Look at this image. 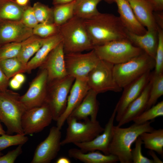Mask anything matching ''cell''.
<instances>
[{
  "mask_svg": "<svg viewBox=\"0 0 163 163\" xmlns=\"http://www.w3.org/2000/svg\"><path fill=\"white\" fill-rule=\"evenodd\" d=\"M9 81V79L7 77L0 66V91L7 89Z\"/></svg>",
  "mask_w": 163,
  "mask_h": 163,
  "instance_id": "obj_42",
  "label": "cell"
},
{
  "mask_svg": "<svg viewBox=\"0 0 163 163\" xmlns=\"http://www.w3.org/2000/svg\"><path fill=\"white\" fill-rule=\"evenodd\" d=\"M62 40L59 33L45 38L41 46L28 62L26 72L30 73L33 70L40 67L51 51Z\"/></svg>",
  "mask_w": 163,
  "mask_h": 163,
  "instance_id": "obj_23",
  "label": "cell"
},
{
  "mask_svg": "<svg viewBox=\"0 0 163 163\" xmlns=\"http://www.w3.org/2000/svg\"><path fill=\"white\" fill-rule=\"evenodd\" d=\"M2 155H3V154L2 152H0V156Z\"/></svg>",
  "mask_w": 163,
  "mask_h": 163,
  "instance_id": "obj_53",
  "label": "cell"
},
{
  "mask_svg": "<svg viewBox=\"0 0 163 163\" xmlns=\"http://www.w3.org/2000/svg\"><path fill=\"white\" fill-rule=\"evenodd\" d=\"M140 137L145 148L163 155V129H154L150 132H144Z\"/></svg>",
  "mask_w": 163,
  "mask_h": 163,
  "instance_id": "obj_28",
  "label": "cell"
},
{
  "mask_svg": "<svg viewBox=\"0 0 163 163\" xmlns=\"http://www.w3.org/2000/svg\"><path fill=\"white\" fill-rule=\"evenodd\" d=\"M93 49L101 60L113 65L126 62L144 52L128 39L114 40L94 46Z\"/></svg>",
  "mask_w": 163,
  "mask_h": 163,
  "instance_id": "obj_6",
  "label": "cell"
},
{
  "mask_svg": "<svg viewBox=\"0 0 163 163\" xmlns=\"http://www.w3.org/2000/svg\"><path fill=\"white\" fill-rule=\"evenodd\" d=\"M149 155H150L152 158L154 163H162V161L157 156L154 151L150 150L148 152Z\"/></svg>",
  "mask_w": 163,
  "mask_h": 163,
  "instance_id": "obj_46",
  "label": "cell"
},
{
  "mask_svg": "<svg viewBox=\"0 0 163 163\" xmlns=\"http://www.w3.org/2000/svg\"><path fill=\"white\" fill-rule=\"evenodd\" d=\"M66 121L68 127L66 137L61 141V146L71 143L90 141L101 133L104 129L97 120L92 121L88 119L84 122H81L69 116Z\"/></svg>",
  "mask_w": 163,
  "mask_h": 163,
  "instance_id": "obj_8",
  "label": "cell"
},
{
  "mask_svg": "<svg viewBox=\"0 0 163 163\" xmlns=\"http://www.w3.org/2000/svg\"><path fill=\"white\" fill-rule=\"evenodd\" d=\"M118 8L119 16L128 31L143 35L147 29L138 21L127 0H114Z\"/></svg>",
  "mask_w": 163,
  "mask_h": 163,
  "instance_id": "obj_21",
  "label": "cell"
},
{
  "mask_svg": "<svg viewBox=\"0 0 163 163\" xmlns=\"http://www.w3.org/2000/svg\"><path fill=\"white\" fill-rule=\"evenodd\" d=\"M158 42L155 58L154 73L158 74L163 73V31L158 28Z\"/></svg>",
  "mask_w": 163,
  "mask_h": 163,
  "instance_id": "obj_38",
  "label": "cell"
},
{
  "mask_svg": "<svg viewBox=\"0 0 163 163\" xmlns=\"http://www.w3.org/2000/svg\"><path fill=\"white\" fill-rule=\"evenodd\" d=\"M158 30L147 29L143 35H138L128 31V39L134 45L155 59L158 42Z\"/></svg>",
  "mask_w": 163,
  "mask_h": 163,
  "instance_id": "obj_22",
  "label": "cell"
},
{
  "mask_svg": "<svg viewBox=\"0 0 163 163\" xmlns=\"http://www.w3.org/2000/svg\"><path fill=\"white\" fill-rule=\"evenodd\" d=\"M97 94L90 89L81 103L69 116L74 118L78 120L84 121L88 119L90 117L91 120H96L99 108L97 99Z\"/></svg>",
  "mask_w": 163,
  "mask_h": 163,
  "instance_id": "obj_19",
  "label": "cell"
},
{
  "mask_svg": "<svg viewBox=\"0 0 163 163\" xmlns=\"http://www.w3.org/2000/svg\"><path fill=\"white\" fill-rule=\"evenodd\" d=\"M84 22L94 46L128 38V30L119 17L113 14L99 12Z\"/></svg>",
  "mask_w": 163,
  "mask_h": 163,
  "instance_id": "obj_1",
  "label": "cell"
},
{
  "mask_svg": "<svg viewBox=\"0 0 163 163\" xmlns=\"http://www.w3.org/2000/svg\"><path fill=\"white\" fill-rule=\"evenodd\" d=\"M59 33L65 54L81 53L93 48L84 20L74 16L59 26Z\"/></svg>",
  "mask_w": 163,
  "mask_h": 163,
  "instance_id": "obj_3",
  "label": "cell"
},
{
  "mask_svg": "<svg viewBox=\"0 0 163 163\" xmlns=\"http://www.w3.org/2000/svg\"><path fill=\"white\" fill-rule=\"evenodd\" d=\"M21 85L14 77H12L9 81V85L14 90L18 89L20 88Z\"/></svg>",
  "mask_w": 163,
  "mask_h": 163,
  "instance_id": "obj_45",
  "label": "cell"
},
{
  "mask_svg": "<svg viewBox=\"0 0 163 163\" xmlns=\"http://www.w3.org/2000/svg\"><path fill=\"white\" fill-rule=\"evenodd\" d=\"M1 45H0V46H1Z\"/></svg>",
  "mask_w": 163,
  "mask_h": 163,
  "instance_id": "obj_54",
  "label": "cell"
},
{
  "mask_svg": "<svg viewBox=\"0 0 163 163\" xmlns=\"http://www.w3.org/2000/svg\"><path fill=\"white\" fill-rule=\"evenodd\" d=\"M21 21L25 26L32 29L39 24L32 7L28 5L25 6Z\"/></svg>",
  "mask_w": 163,
  "mask_h": 163,
  "instance_id": "obj_40",
  "label": "cell"
},
{
  "mask_svg": "<svg viewBox=\"0 0 163 163\" xmlns=\"http://www.w3.org/2000/svg\"><path fill=\"white\" fill-rule=\"evenodd\" d=\"M75 1L67 4L54 5L53 9L54 23L61 26L74 16L73 8Z\"/></svg>",
  "mask_w": 163,
  "mask_h": 163,
  "instance_id": "obj_31",
  "label": "cell"
},
{
  "mask_svg": "<svg viewBox=\"0 0 163 163\" xmlns=\"http://www.w3.org/2000/svg\"><path fill=\"white\" fill-rule=\"evenodd\" d=\"M150 4L153 11H161L163 10V0H146Z\"/></svg>",
  "mask_w": 163,
  "mask_h": 163,
  "instance_id": "obj_43",
  "label": "cell"
},
{
  "mask_svg": "<svg viewBox=\"0 0 163 163\" xmlns=\"http://www.w3.org/2000/svg\"><path fill=\"white\" fill-rule=\"evenodd\" d=\"M59 27L54 23H39L33 29V34L45 38L59 33Z\"/></svg>",
  "mask_w": 163,
  "mask_h": 163,
  "instance_id": "obj_35",
  "label": "cell"
},
{
  "mask_svg": "<svg viewBox=\"0 0 163 163\" xmlns=\"http://www.w3.org/2000/svg\"><path fill=\"white\" fill-rule=\"evenodd\" d=\"M60 129L53 126L47 137L37 146L31 163H49L55 158L60 150Z\"/></svg>",
  "mask_w": 163,
  "mask_h": 163,
  "instance_id": "obj_13",
  "label": "cell"
},
{
  "mask_svg": "<svg viewBox=\"0 0 163 163\" xmlns=\"http://www.w3.org/2000/svg\"><path fill=\"white\" fill-rule=\"evenodd\" d=\"M154 13V16L155 22L158 26L163 29V13L162 11L155 12Z\"/></svg>",
  "mask_w": 163,
  "mask_h": 163,
  "instance_id": "obj_44",
  "label": "cell"
},
{
  "mask_svg": "<svg viewBox=\"0 0 163 163\" xmlns=\"http://www.w3.org/2000/svg\"><path fill=\"white\" fill-rule=\"evenodd\" d=\"M150 80L151 87L145 110L155 104L158 99L163 94V73L151 74Z\"/></svg>",
  "mask_w": 163,
  "mask_h": 163,
  "instance_id": "obj_30",
  "label": "cell"
},
{
  "mask_svg": "<svg viewBox=\"0 0 163 163\" xmlns=\"http://www.w3.org/2000/svg\"><path fill=\"white\" fill-rule=\"evenodd\" d=\"M135 147L132 149L131 155L133 163H154L153 160L144 156L142 152L143 144L140 136L136 139Z\"/></svg>",
  "mask_w": 163,
  "mask_h": 163,
  "instance_id": "obj_39",
  "label": "cell"
},
{
  "mask_svg": "<svg viewBox=\"0 0 163 163\" xmlns=\"http://www.w3.org/2000/svg\"><path fill=\"white\" fill-rule=\"evenodd\" d=\"M56 163H70V160L65 157H61L59 158L56 161Z\"/></svg>",
  "mask_w": 163,
  "mask_h": 163,
  "instance_id": "obj_49",
  "label": "cell"
},
{
  "mask_svg": "<svg viewBox=\"0 0 163 163\" xmlns=\"http://www.w3.org/2000/svg\"><path fill=\"white\" fill-rule=\"evenodd\" d=\"M25 6L14 0H0V20H21Z\"/></svg>",
  "mask_w": 163,
  "mask_h": 163,
  "instance_id": "obj_29",
  "label": "cell"
},
{
  "mask_svg": "<svg viewBox=\"0 0 163 163\" xmlns=\"http://www.w3.org/2000/svg\"><path fill=\"white\" fill-rule=\"evenodd\" d=\"M152 122L151 120L141 124L134 123L126 128L113 125L109 154L116 156L120 163H132V145L142 133L150 132L154 129L151 126Z\"/></svg>",
  "mask_w": 163,
  "mask_h": 163,
  "instance_id": "obj_2",
  "label": "cell"
},
{
  "mask_svg": "<svg viewBox=\"0 0 163 163\" xmlns=\"http://www.w3.org/2000/svg\"><path fill=\"white\" fill-rule=\"evenodd\" d=\"M75 0H53L52 3L54 5L66 4L71 2Z\"/></svg>",
  "mask_w": 163,
  "mask_h": 163,
  "instance_id": "obj_48",
  "label": "cell"
},
{
  "mask_svg": "<svg viewBox=\"0 0 163 163\" xmlns=\"http://www.w3.org/2000/svg\"><path fill=\"white\" fill-rule=\"evenodd\" d=\"M163 116V101H161L145 110L139 115L134 119V123L141 124L156 117Z\"/></svg>",
  "mask_w": 163,
  "mask_h": 163,
  "instance_id": "obj_33",
  "label": "cell"
},
{
  "mask_svg": "<svg viewBox=\"0 0 163 163\" xmlns=\"http://www.w3.org/2000/svg\"><path fill=\"white\" fill-rule=\"evenodd\" d=\"M20 97L18 93L8 89L0 91V120L6 126L8 135L24 134L21 119L27 109L20 101Z\"/></svg>",
  "mask_w": 163,
  "mask_h": 163,
  "instance_id": "obj_4",
  "label": "cell"
},
{
  "mask_svg": "<svg viewBox=\"0 0 163 163\" xmlns=\"http://www.w3.org/2000/svg\"><path fill=\"white\" fill-rule=\"evenodd\" d=\"M139 22L147 29L158 30L153 11L146 0H127Z\"/></svg>",
  "mask_w": 163,
  "mask_h": 163,
  "instance_id": "obj_24",
  "label": "cell"
},
{
  "mask_svg": "<svg viewBox=\"0 0 163 163\" xmlns=\"http://www.w3.org/2000/svg\"><path fill=\"white\" fill-rule=\"evenodd\" d=\"M116 113L115 107L101 134L90 141L74 144L84 152L98 150L105 154H109V148L112 138L113 128Z\"/></svg>",
  "mask_w": 163,
  "mask_h": 163,
  "instance_id": "obj_18",
  "label": "cell"
},
{
  "mask_svg": "<svg viewBox=\"0 0 163 163\" xmlns=\"http://www.w3.org/2000/svg\"><path fill=\"white\" fill-rule=\"evenodd\" d=\"M75 78L67 75L48 83L45 103L51 111L53 120L56 121L66 107L68 96Z\"/></svg>",
  "mask_w": 163,
  "mask_h": 163,
  "instance_id": "obj_7",
  "label": "cell"
},
{
  "mask_svg": "<svg viewBox=\"0 0 163 163\" xmlns=\"http://www.w3.org/2000/svg\"><path fill=\"white\" fill-rule=\"evenodd\" d=\"M151 84L150 78L149 82L141 94L127 107L118 122V126L121 127L122 125L133 121L145 110Z\"/></svg>",
  "mask_w": 163,
  "mask_h": 163,
  "instance_id": "obj_20",
  "label": "cell"
},
{
  "mask_svg": "<svg viewBox=\"0 0 163 163\" xmlns=\"http://www.w3.org/2000/svg\"><path fill=\"white\" fill-rule=\"evenodd\" d=\"M0 120V135H2L6 134V132L3 129Z\"/></svg>",
  "mask_w": 163,
  "mask_h": 163,
  "instance_id": "obj_51",
  "label": "cell"
},
{
  "mask_svg": "<svg viewBox=\"0 0 163 163\" xmlns=\"http://www.w3.org/2000/svg\"><path fill=\"white\" fill-rule=\"evenodd\" d=\"M155 66V59L144 52L126 62L114 65V80L123 89L144 74L151 71Z\"/></svg>",
  "mask_w": 163,
  "mask_h": 163,
  "instance_id": "obj_5",
  "label": "cell"
},
{
  "mask_svg": "<svg viewBox=\"0 0 163 163\" xmlns=\"http://www.w3.org/2000/svg\"><path fill=\"white\" fill-rule=\"evenodd\" d=\"M23 145H19L15 149L0 156V163H14L17 158L22 152Z\"/></svg>",
  "mask_w": 163,
  "mask_h": 163,
  "instance_id": "obj_41",
  "label": "cell"
},
{
  "mask_svg": "<svg viewBox=\"0 0 163 163\" xmlns=\"http://www.w3.org/2000/svg\"><path fill=\"white\" fill-rule=\"evenodd\" d=\"M109 4H111L114 2V0H103Z\"/></svg>",
  "mask_w": 163,
  "mask_h": 163,
  "instance_id": "obj_52",
  "label": "cell"
},
{
  "mask_svg": "<svg viewBox=\"0 0 163 163\" xmlns=\"http://www.w3.org/2000/svg\"><path fill=\"white\" fill-rule=\"evenodd\" d=\"M65 56L62 41L51 51L40 67L46 71L48 83L68 75Z\"/></svg>",
  "mask_w": 163,
  "mask_h": 163,
  "instance_id": "obj_14",
  "label": "cell"
},
{
  "mask_svg": "<svg viewBox=\"0 0 163 163\" xmlns=\"http://www.w3.org/2000/svg\"><path fill=\"white\" fill-rule=\"evenodd\" d=\"M65 59L67 75L75 79L87 78L101 60L93 49L86 53L65 54Z\"/></svg>",
  "mask_w": 163,
  "mask_h": 163,
  "instance_id": "obj_10",
  "label": "cell"
},
{
  "mask_svg": "<svg viewBox=\"0 0 163 163\" xmlns=\"http://www.w3.org/2000/svg\"><path fill=\"white\" fill-rule=\"evenodd\" d=\"M114 65L100 60L87 76V82L90 88L97 94L108 91L116 92L122 89L115 81L113 74Z\"/></svg>",
  "mask_w": 163,
  "mask_h": 163,
  "instance_id": "obj_9",
  "label": "cell"
},
{
  "mask_svg": "<svg viewBox=\"0 0 163 163\" xmlns=\"http://www.w3.org/2000/svg\"><path fill=\"white\" fill-rule=\"evenodd\" d=\"M68 153L70 157L85 163H114L119 161L115 155L103 154L98 150L84 152L79 149L72 148L69 150Z\"/></svg>",
  "mask_w": 163,
  "mask_h": 163,
  "instance_id": "obj_25",
  "label": "cell"
},
{
  "mask_svg": "<svg viewBox=\"0 0 163 163\" xmlns=\"http://www.w3.org/2000/svg\"><path fill=\"white\" fill-rule=\"evenodd\" d=\"M0 66L7 77L10 79L16 74L26 72V66L17 57L0 61Z\"/></svg>",
  "mask_w": 163,
  "mask_h": 163,
  "instance_id": "obj_32",
  "label": "cell"
},
{
  "mask_svg": "<svg viewBox=\"0 0 163 163\" xmlns=\"http://www.w3.org/2000/svg\"><path fill=\"white\" fill-rule=\"evenodd\" d=\"M32 7L39 23H54L53 8L38 2L35 3Z\"/></svg>",
  "mask_w": 163,
  "mask_h": 163,
  "instance_id": "obj_34",
  "label": "cell"
},
{
  "mask_svg": "<svg viewBox=\"0 0 163 163\" xmlns=\"http://www.w3.org/2000/svg\"><path fill=\"white\" fill-rule=\"evenodd\" d=\"M13 77L21 84L24 83L25 80V76L21 73L17 74Z\"/></svg>",
  "mask_w": 163,
  "mask_h": 163,
  "instance_id": "obj_47",
  "label": "cell"
},
{
  "mask_svg": "<svg viewBox=\"0 0 163 163\" xmlns=\"http://www.w3.org/2000/svg\"><path fill=\"white\" fill-rule=\"evenodd\" d=\"M48 85L46 70H41L30 83L25 94L20 96V100L27 110L39 107L45 103Z\"/></svg>",
  "mask_w": 163,
  "mask_h": 163,
  "instance_id": "obj_12",
  "label": "cell"
},
{
  "mask_svg": "<svg viewBox=\"0 0 163 163\" xmlns=\"http://www.w3.org/2000/svg\"><path fill=\"white\" fill-rule=\"evenodd\" d=\"M53 120V115L48 105L27 109L23 115L21 125L25 135L39 133L48 126Z\"/></svg>",
  "mask_w": 163,
  "mask_h": 163,
  "instance_id": "obj_11",
  "label": "cell"
},
{
  "mask_svg": "<svg viewBox=\"0 0 163 163\" xmlns=\"http://www.w3.org/2000/svg\"><path fill=\"white\" fill-rule=\"evenodd\" d=\"M103 0H75L74 15L84 20L89 19L98 14L97 6Z\"/></svg>",
  "mask_w": 163,
  "mask_h": 163,
  "instance_id": "obj_27",
  "label": "cell"
},
{
  "mask_svg": "<svg viewBox=\"0 0 163 163\" xmlns=\"http://www.w3.org/2000/svg\"><path fill=\"white\" fill-rule=\"evenodd\" d=\"M28 137L24 134H17L10 135L6 134L0 136V151L10 146L23 145L28 140Z\"/></svg>",
  "mask_w": 163,
  "mask_h": 163,
  "instance_id": "obj_36",
  "label": "cell"
},
{
  "mask_svg": "<svg viewBox=\"0 0 163 163\" xmlns=\"http://www.w3.org/2000/svg\"><path fill=\"white\" fill-rule=\"evenodd\" d=\"M22 42L7 43L0 46V61L17 57L20 51Z\"/></svg>",
  "mask_w": 163,
  "mask_h": 163,
  "instance_id": "obj_37",
  "label": "cell"
},
{
  "mask_svg": "<svg viewBox=\"0 0 163 163\" xmlns=\"http://www.w3.org/2000/svg\"><path fill=\"white\" fill-rule=\"evenodd\" d=\"M45 38L33 34L22 42L21 48L17 57L27 66L30 58L42 46Z\"/></svg>",
  "mask_w": 163,
  "mask_h": 163,
  "instance_id": "obj_26",
  "label": "cell"
},
{
  "mask_svg": "<svg viewBox=\"0 0 163 163\" xmlns=\"http://www.w3.org/2000/svg\"><path fill=\"white\" fill-rule=\"evenodd\" d=\"M90 89L87 78L75 79L68 96L66 109L56 121V126L62 128L67 118L81 103Z\"/></svg>",
  "mask_w": 163,
  "mask_h": 163,
  "instance_id": "obj_17",
  "label": "cell"
},
{
  "mask_svg": "<svg viewBox=\"0 0 163 163\" xmlns=\"http://www.w3.org/2000/svg\"><path fill=\"white\" fill-rule=\"evenodd\" d=\"M33 34V29L21 21L0 20V45L11 42H22Z\"/></svg>",
  "mask_w": 163,
  "mask_h": 163,
  "instance_id": "obj_16",
  "label": "cell"
},
{
  "mask_svg": "<svg viewBox=\"0 0 163 163\" xmlns=\"http://www.w3.org/2000/svg\"><path fill=\"white\" fill-rule=\"evenodd\" d=\"M15 1L19 5L25 6L28 5L29 0H15Z\"/></svg>",
  "mask_w": 163,
  "mask_h": 163,
  "instance_id": "obj_50",
  "label": "cell"
},
{
  "mask_svg": "<svg viewBox=\"0 0 163 163\" xmlns=\"http://www.w3.org/2000/svg\"><path fill=\"white\" fill-rule=\"evenodd\" d=\"M151 71L148 72L125 86L115 107L116 120L118 122L128 105L141 94L149 82Z\"/></svg>",
  "mask_w": 163,
  "mask_h": 163,
  "instance_id": "obj_15",
  "label": "cell"
},
{
  "mask_svg": "<svg viewBox=\"0 0 163 163\" xmlns=\"http://www.w3.org/2000/svg\"><path fill=\"white\" fill-rule=\"evenodd\" d=\"M14 0V1H15V0Z\"/></svg>",
  "mask_w": 163,
  "mask_h": 163,
  "instance_id": "obj_55",
  "label": "cell"
}]
</instances>
